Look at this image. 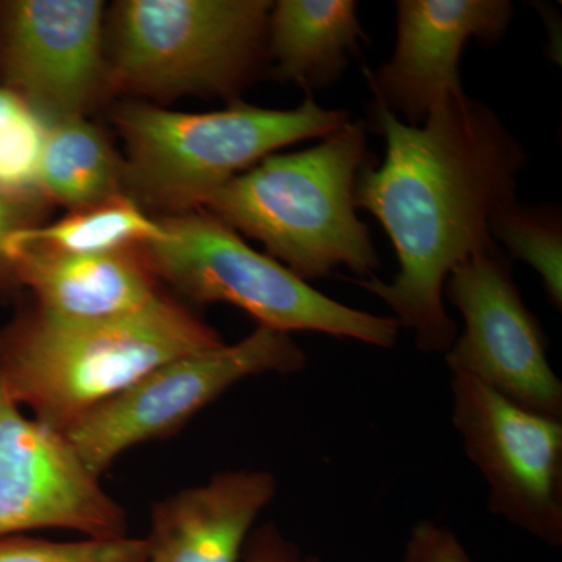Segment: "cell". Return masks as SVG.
<instances>
[{
  "label": "cell",
  "mask_w": 562,
  "mask_h": 562,
  "mask_svg": "<svg viewBox=\"0 0 562 562\" xmlns=\"http://www.w3.org/2000/svg\"><path fill=\"white\" fill-rule=\"evenodd\" d=\"M111 122L125 144L124 190L162 216L201 210L211 195L257 162L291 144L324 139L349 124L346 110H328L312 95L291 110L241 101L209 113H183L127 99Z\"/></svg>",
  "instance_id": "obj_4"
},
{
  "label": "cell",
  "mask_w": 562,
  "mask_h": 562,
  "mask_svg": "<svg viewBox=\"0 0 562 562\" xmlns=\"http://www.w3.org/2000/svg\"><path fill=\"white\" fill-rule=\"evenodd\" d=\"M146 539L88 538L77 542L47 541L24 535L0 538V562H147Z\"/></svg>",
  "instance_id": "obj_20"
},
{
  "label": "cell",
  "mask_w": 562,
  "mask_h": 562,
  "mask_svg": "<svg viewBox=\"0 0 562 562\" xmlns=\"http://www.w3.org/2000/svg\"><path fill=\"white\" fill-rule=\"evenodd\" d=\"M222 344L216 328L166 292L109 319H70L33 305L0 333V384L63 435L158 366Z\"/></svg>",
  "instance_id": "obj_2"
},
{
  "label": "cell",
  "mask_w": 562,
  "mask_h": 562,
  "mask_svg": "<svg viewBox=\"0 0 562 562\" xmlns=\"http://www.w3.org/2000/svg\"><path fill=\"white\" fill-rule=\"evenodd\" d=\"M0 87L46 124L88 117L111 98L105 5L99 0H0Z\"/></svg>",
  "instance_id": "obj_10"
},
{
  "label": "cell",
  "mask_w": 562,
  "mask_h": 562,
  "mask_svg": "<svg viewBox=\"0 0 562 562\" xmlns=\"http://www.w3.org/2000/svg\"><path fill=\"white\" fill-rule=\"evenodd\" d=\"M353 0H279L268 20V69L312 94L341 79L368 41Z\"/></svg>",
  "instance_id": "obj_15"
},
{
  "label": "cell",
  "mask_w": 562,
  "mask_h": 562,
  "mask_svg": "<svg viewBox=\"0 0 562 562\" xmlns=\"http://www.w3.org/2000/svg\"><path fill=\"white\" fill-rule=\"evenodd\" d=\"M140 247L63 254L9 238L5 250L14 284L31 290L36 306L70 319H109L138 312L165 292Z\"/></svg>",
  "instance_id": "obj_13"
},
{
  "label": "cell",
  "mask_w": 562,
  "mask_h": 562,
  "mask_svg": "<svg viewBox=\"0 0 562 562\" xmlns=\"http://www.w3.org/2000/svg\"><path fill=\"white\" fill-rule=\"evenodd\" d=\"M391 60L364 76L375 102L412 127L462 94L460 60L469 41L497 44L508 32V0H398Z\"/></svg>",
  "instance_id": "obj_12"
},
{
  "label": "cell",
  "mask_w": 562,
  "mask_h": 562,
  "mask_svg": "<svg viewBox=\"0 0 562 562\" xmlns=\"http://www.w3.org/2000/svg\"><path fill=\"white\" fill-rule=\"evenodd\" d=\"M268 0H121L105 16L111 98L241 101L268 69Z\"/></svg>",
  "instance_id": "obj_5"
},
{
  "label": "cell",
  "mask_w": 562,
  "mask_h": 562,
  "mask_svg": "<svg viewBox=\"0 0 562 562\" xmlns=\"http://www.w3.org/2000/svg\"><path fill=\"white\" fill-rule=\"evenodd\" d=\"M368 125L350 121L316 146L272 154L214 192L201 210L265 244L303 281L328 279L339 266L358 277L380 268L355 188L369 162Z\"/></svg>",
  "instance_id": "obj_3"
},
{
  "label": "cell",
  "mask_w": 562,
  "mask_h": 562,
  "mask_svg": "<svg viewBox=\"0 0 562 562\" xmlns=\"http://www.w3.org/2000/svg\"><path fill=\"white\" fill-rule=\"evenodd\" d=\"M61 432L25 416L0 384V538L66 528L125 536V514Z\"/></svg>",
  "instance_id": "obj_11"
},
{
  "label": "cell",
  "mask_w": 562,
  "mask_h": 562,
  "mask_svg": "<svg viewBox=\"0 0 562 562\" xmlns=\"http://www.w3.org/2000/svg\"><path fill=\"white\" fill-rule=\"evenodd\" d=\"M452 422L487 484L495 516L562 546V422L532 413L468 376L452 375Z\"/></svg>",
  "instance_id": "obj_9"
},
{
  "label": "cell",
  "mask_w": 562,
  "mask_h": 562,
  "mask_svg": "<svg viewBox=\"0 0 562 562\" xmlns=\"http://www.w3.org/2000/svg\"><path fill=\"white\" fill-rule=\"evenodd\" d=\"M369 124L386 155L360 172L355 203L390 236L398 272L391 281H350L390 306L417 349L446 353L458 336L443 305L447 279L495 243L491 222L516 202L527 151L494 110L464 92L436 106L420 127L379 105Z\"/></svg>",
  "instance_id": "obj_1"
},
{
  "label": "cell",
  "mask_w": 562,
  "mask_h": 562,
  "mask_svg": "<svg viewBox=\"0 0 562 562\" xmlns=\"http://www.w3.org/2000/svg\"><path fill=\"white\" fill-rule=\"evenodd\" d=\"M166 236L140 247L160 281L194 303H231L261 327L313 331L391 349L401 325L314 290L281 262L244 243L205 210L160 217Z\"/></svg>",
  "instance_id": "obj_6"
},
{
  "label": "cell",
  "mask_w": 562,
  "mask_h": 562,
  "mask_svg": "<svg viewBox=\"0 0 562 562\" xmlns=\"http://www.w3.org/2000/svg\"><path fill=\"white\" fill-rule=\"evenodd\" d=\"M403 562H472L458 536L431 520L414 525Z\"/></svg>",
  "instance_id": "obj_21"
},
{
  "label": "cell",
  "mask_w": 562,
  "mask_h": 562,
  "mask_svg": "<svg viewBox=\"0 0 562 562\" xmlns=\"http://www.w3.org/2000/svg\"><path fill=\"white\" fill-rule=\"evenodd\" d=\"M47 210L49 205L46 202L13 198L0 192V291L16 286L7 257V241L13 233L40 225Z\"/></svg>",
  "instance_id": "obj_22"
},
{
  "label": "cell",
  "mask_w": 562,
  "mask_h": 562,
  "mask_svg": "<svg viewBox=\"0 0 562 562\" xmlns=\"http://www.w3.org/2000/svg\"><path fill=\"white\" fill-rule=\"evenodd\" d=\"M271 472L239 469L211 476L151 509L147 562H239L254 525L276 498Z\"/></svg>",
  "instance_id": "obj_14"
},
{
  "label": "cell",
  "mask_w": 562,
  "mask_h": 562,
  "mask_svg": "<svg viewBox=\"0 0 562 562\" xmlns=\"http://www.w3.org/2000/svg\"><path fill=\"white\" fill-rule=\"evenodd\" d=\"M47 124L20 95L0 87V192L44 201L38 169ZM47 203V202H46ZM49 205V203H47ZM50 206V205H49Z\"/></svg>",
  "instance_id": "obj_19"
},
{
  "label": "cell",
  "mask_w": 562,
  "mask_h": 562,
  "mask_svg": "<svg viewBox=\"0 0 562 562\" xmlns=\"http://www.w3.org/2000/svg\"><path fill=\"white\" fill-rule=\"evenodd\" d=\"M491 236L512 257L527 262L541 277L554 308L562 306V227L552 206L514 202L491 222Z\"/></svg>",
  "instance_id": "obj_18"
},
{
  "label": "cell",
  "mask_w": 562,
  "mask_h": 562,
  "mask_svg": "<svg viewBox=\"0 0 562 562\" xmlns=\"http://www.w3.org/2000/svg\"><path fill=\"white\" fill-rule=\"evenodd\" d=\"M443 295L464 328L446 351L452 375L476 380L532 413L562 420V382L547 357L538 317L525 305L497 243L460 262Z\"/></svg>",
  "instance_id": "obj_8"
},
{
  "label": "cell",
  "mask_w": 562,
  "mask_h": 562,
  "mask_svg": "<svg viewBox=\"0 0 562 562\" xmlns=\"http://www.w3.org/2000/svg\"><path fill=\"white\" fill-rule=\"evenodd\" d=\"M244 562H322L303 554L273 522L261 525L250 532L243 552Z\"/></svg>",
  "instance_id": "obj_23"
},
{
  "label": "cell",
  "mask_w": 562,
  "mask_h": 562,
  "mask_svg": "<svg viewBox=\"0 0 562 562\" xmlns=\"http://www.w3.org/2000/svg\"><path fill=\"white\" fill-rule=\"evenodd\" d=\"M41 198L69 211L125 194L124 161L88 117L47 124L38 169Z\"/></svg>",
  "instance_id": "obj_16"
},
{
  "label": "cell",
  "mask_w": 562,
  "mask_h": 562,
  "mask_svg": "<svg viewBox=\"0 0 562 562\" xmlns=\"http://www.w3.org/2000/svg\"><path fill=\"white\" fill-rule=\"evenodd\" d=\"M166 231L131 195L68 211L60 221L13 233V241L33 244L63 254H105L160 241Z\"/></svg>",
  "instance_id": "obj_17"
},
{
  "label": "cell",
  "mask_w": 562,
  "mask_h": 562,
  "mask_svg": "<svg viewBox=\"0 0 562 562\" xmlns=\"http://www.w3.org/2000/svg\"><path fill=\"white\" fill-rule=\"evenodd\" d=\"M306 364L288 333L258 325L236 344H222L165 362L63 432L85 468L101 479L122 453L166 438L224 392L262 373L291 375Z\"/></svg>",
  "instance_id": "obj_7"
}]
</instances>
